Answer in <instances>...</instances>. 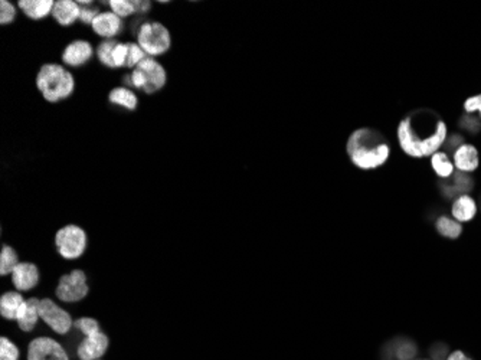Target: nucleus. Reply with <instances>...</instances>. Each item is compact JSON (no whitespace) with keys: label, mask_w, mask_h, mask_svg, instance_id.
Here are the masks:
<instances>
[{"label":"nucleus","mask_w":481,"mask_h":360,"mask_svg":"<svg viewBox=\"0 0 481 360\" xmlns=\"http://www.w3.org/2000/svg\"><path fill=\"white\" fill-rule=\"evenodd\" d=\"M447 124L429 113L417 111L405 117L398 126V141L405 154L422 159L438 152L447 140Z\"/></svg>","instance_id":"nucleus-1"},{"label":"nucleus","mask_w":481,"mask_h":360,"mask_svg":"<svg viewBox=\"0 0 481 360\" xmlns=\"http://www.w3.org/2000/svg\"><path fill=\"white\" fill-rule=\"evenodd\" d=\"M350 161L362 171L378 169L389 159L391 147L383 136L373 129H357L347 140Z\"/></svg>","instance_id":"nucleus-2"},{"label":"nucleus","mask_w":481,"mask_h":360,"mask_svg":"<svg viewBox=\"0 0 481 360\" xmlns=\"http://www.w3.org/2000/svg\"><path fill=\"white\" fill-rule=\"evenodd\" d=\"M36 87L50 103L66 100L76 89V80L59 64H45L36 75Z\"/></svg>","instance_id":"nucleus-3"},{"label":"nucleus","mask_w":481,"mask_h":360,"mask_svg":"<svg viewBox=\"0 0 481 360\" xmlns=\"http://www.w3.org/2000/svg\"><path fill=\"white\" fill-rule=\"evenodd\" d=\"M137 43L143 48L148 57H159L166 54L172 46L171 32L159 22L143 23L137 32Z\"/></svg>","instance_id":"nucleus-4"},{"label":"nucleus","mask_w":481,"mask_h":360,"mask_svg":"<svg viewBox=\"0 0 481 360\" xmlns=\"http://www.w3.org/2000/svg\"><path fill=\"white\" fill-rule=\"evenodd\" d=\"M55 247L62 258L77 259L87 248V233L78 225H66L57 232Z\"/></svg>","instance_id":"nucleus-5"},{"label":"nucleus","mask_w":481,"mask_h":360,"mask_svg":"<svg viewBox=\"0 0 481 360\" xmlns=\"http://www.w3.org/2000/svg\"><path fill=\"white\" fill-rule=\"evenodd\" d=\"M87 275L82 270H74L71 274L62 275L57 287V297L64 303H77L88 296Z\"/></svg>","instance_id":"nucleus-6"},{"label":"nucleus","mask_w":481,"mask_h":360,"mask_svg":"<svg viewBox=\"0 0 481 360\" xmlns=\"http://www.w3.org/2000/svg\"><path fill=\"white\" fill-rule=\"evenodd\" d=\"M39 317L58 334H66L72 327V319L64 308L50 298L39 303Z\"/></svg>","instance_id":"nucleus-7"},{"label":"nucleus","mask_w":481,"mask_h":360,"mask_svg":"<svg viewBox=\"0 0 481 360\" xmlns=\"http://www.w3.org/2000/svg\"><path fill=\"white\" fill-rule=\"evenodd\" d=\"M28 360H68V354L57 340L36 338L29 343Z\"/></svg>","instance_id":"nucleus-8"},{"label":"nucleus","mask_w":481,"mask_h":360,"mask_svg":"<svg viewBox=\"0 0 481 360\" xmlns=\"http://www.w3.org/2000/svg\"><path fill=\"white\" fill-rule=\"evenodd\" d=\"M138 71H141V74L144 75V88L143 91L146 94H155L156 91L161 89L166 84L167 74L161 64H159L155 58L148 57L143 62H140L136 66Z\"/></svg>","instance_id":"nucleus-9"},{"label":"nucleus","mask_w":481,"mask_h":360,"mask_svg":"<svg viewBox=\"0 0 481 360\" xmlns=\"http://www.w3.org/2000/svg\"><path fill=\"white\" fill-rule=\"evenodd\" d=\"M108 338L100 330L85 336V339L80 343L77 353L81 360H99L108 349Z\"/></svg>","instance_id":"nucleus-10"},{"label":"nucleus","mask_w":481,"mask_h":360,"mask_svg":"<svg viewBox=\"0 0 481 360\" xmlns=\"http://www.w3.org/2000/svg\"><path fill=\"white\" fill-rule=\"evenodd\" d=\"M92 31L97 34L99 36L107 39H113L115 38L118 34L123 32V19L118 17L115 13L113 12H103L100 13L97 17L94 19V22L91 23Z\"/></svg>","instance_id":"nucleus-11"},{"label":"nucleus","mask_w":481,"mask_h":360,"mask_svg":"<svg viewBox=\"0 0 481 360\" xmlns=\"http://www.w3.org/2000/svg\"><path fill=\"white\" fill-rule=\"evenodd\" d=\"M94 55V48L88 41L71 42L62 54V62L69 66H81L87 64Z\"/></svg>","instance_id":"nucleus-12"},{"label":"nucleus","mask_w":481,"mask_h":360,"mask_svg":"<svg viewBox=\"0 0 481 360\" xmlns=\"http://www.w3.org/2000/svg\"><path fill=\"white\" fill-rule=\"evenodd\" d=\"M12 281L17 291H29L39 282V270L32 262H19L12 273Z\"/></svg>","instance_id":"nucleus-13"},{"label":"nucleus","mask_w":481,"mask_h":360,"mask_svg":"<svg viewBox=\"0 0 481 360\" xmlns=\"http://www.w3.org/2000/svg\"><path fill=\"white\" fill-rule=\"evenodd\" d=\"M480 164L478 152L471 144H461V146L454 152V167L461 173H470L477 171Z\"/></svg>","instance_id":"nucleus-14"},{"label":"nucleus","mask_w":481,"mask_h":360,"mask_svg":"<svg viewBox=\"0 0 481 360\" xmlns=\"http://www.w3.org/2000/svg\"><path fill=\"white\" fill-rule=\"evenodd\" d=\"M52 16L61 27H71L72 23L80 19L81 8L74 0H58L55 2Z\"/></svg>","instance_id":"nucleus-15"},{"label":"nucleus","mask_w":481,"mask_h":360,"mask_svg":"<svg viewBox=\"0 0 481 360\" xmlns=\"http://www.w3.org/2000/svg\"><path fill=\"white\" fill-rule=\"evenodd\" d=\"M39 303H41V300H38L35 297L23 303V305L20 307L19 315H17V319H16L20 330L32 331L35 329L38 319H41L39 317Z\"/></svg>","instance_id":"nucleus-16"},{"label":"nucleus","mask_w":481,"mask_h":360,"mask_svg":"<svg viewBox=\"0 0 481 360\" xmlns=\"http://www.w3.org/2000/svg\"><path fill=\"white\" fill-rule=\"evenodd\" d=\"M17 6L29 19L41 20L52 13L55 2L54 0H20Z\"/></svg>","instance_id":"nucleus-17"},{"label":"nucleus","mask_w":481,"mask_h":360,"mask_svg":"<svg viewBox=\"0 0 481 360\" xmlns=\"http://www.w3.org/2000/svg\"><path fill=\"white\" fill-rule=\"evenodd\" d=\"M451 213H452V218L455 221H459L460 224L470 222L477 213L475 201L470 195L459 196L452 203Z\"/></svg>","instance_id":"nucleus-18"},{"label":"nucleus","mask_w":481,"mask_h":360,"mask_svg":"<svg viewBox=\"0 0 481 360\" xmlns=\"http://www.w3.org/2000/svg\"><path fill=\"white\" fill-rule=\"evenodd\" d=\"M27 300L22 297L20 291H8L0 297V315L3 319L16 320L20 307Z\"/></svg>","instance_id":"nucleus-19"},{"label":"nucleus","mask_w":481,"mask_h":360,"mask_svg":"<svg viewBox=\"0 0 481 360\" xmlns=\"http://www.w3.org/2000/svg\"><path fill=\"white\" fill-rule=\"evenodd\" d=\"M108 100L111 104L120 106V107H124L130 111L137 108L138 100H137V95L127 87H117L114 88L110 95H108Z\"/></svg>","instance_id":"nucleus-20"},{"label":"nucleus","mask_w":481,"mask_h":360,"mask_svg":"<svg viewBox=\"0 0 481 360\" xmlns=\"http://www.w3.org/2000/svg\"><path fill=\"white\" fill-rule=\"evenodd\" d=\"M431 166L440 178H450L454 173V163L450 160L447 153L437 152L431 156Z\"/></svg>","instance_id":"nucleus-21"},{"label":"nucleus","mask_w":481,"mask_h":360,"mask_svg":"<svg viewBox=\"0 0 481 360\" xmlns=\"http://www.w3.org/2000/svg\"><path fill=\"white\" fill-rule=\"evenodd\" d=\"M436 226H437V231L440 232V235L450 238V239H457L463 232L461 224L459 221L448 218V216H440L436 222Z\"/></svg>","instance_id":"nucleus-22"},{"label":"nucleus","mask_w":481,"mask_h":360,"mask_svg":"<svg viewBox=\"0 0 481 360\" xmlns=\"http://www.w3.org/2000/svg\"><path fill=\"white\" fill-rule=\"evenodd\" d=\"M17 266H19V257L16 251L9 245H3L2 251H0V274L2 275L12 274Z\"/></svg>","instance_id":"nucleus-23"},{"label":"nucleus","mask_w":481,"mask_h":360,"mask_svg":"<svg viewBox=\"0 0 481 360\" xmlns=\"http://www.w3.org/2000/svg\"><path fill=\"white\" fill-rule=\"evenodd\" d=\"M117 43L118 42L115 39H107L101 42L97 48L99 59L108 68H113V54H114V48Z\"/></svg>","instance_id":"nucleus-24"},{"label":"nucleus","mask_w":481,"mask_h":360,"mask_svg":"<svg viewBox=\"0 0 481 360\" xmlns=\"http://www.w3.org/2000/svg\"><path fill=\"white\" fill-rule=\"evenodd\" d=\"M108 5L111 8V12L122 19L136 13L134 2H131V0H111Z\"/></svg>","instance_id":"nucleus-25"},{"label":"nucleus","mask_w":481,"mask_h":360,"mask_svg":"<svg viewBox=\"0 0 481 360\" xmlns=\"http://www.w3.org/2000/svg\"><path fill=\"white\" fill-rule=\"evenodd\" d=\"M146 58H148V54L143 51V48L138 43H134V42L129 43V58H127L129 68H136Z\"/></svg>","instance_id":"nucleus-26"},{"label":"nucleus","mask_w":481,"mask_h":360,"mask_svg":"<svg viewBox=\"0 0 481 360\" xmlns=\"http://www.w3.org/2000/svg\"><path fill=\"white\" fill-rule=\"evenodd\" d=\"M0 360H19V349L8 338L0 339Z\"/></svg>","instance_id":"nucleus-27"},{"label":"nucleus","mask_w":481,"mask_h":360,"mask_svg":"<svg viewBox=\"0 0 481 360\" xmlns=\"http://www.w3.org/2000/svg\"><path fill=\"white\" fill-rule=\"evenodd\" d=\"M74 326H76L82 334H85V336H89V334H92V333L100 331V324H99V322L95 320V319H91V317H81V319H78V320L74 323Z\"/></svg>","instance_id":"nucleus-28"},{"label":"nucleus","mask_w":481,"mask_h":360,"mask_svg":"<svg viewBox=\"0 0 481 360\" xmlns=\"http://www.w3.org/2000/svg\"><path fill=\"white\" fill-rule=\"evenodd\" d=\"M16 17V8L10 3L6 2V0H2L0 2V23L2 25H8V23H12Z\"/></svg>","instance_id":"nucleus-29"},{"label":"nucleus","mask_w":481,"mask_h":360,"mask_svg":"<svg viewBox=\"0 0 481 360\" xmlns=\"http://www.w3.org/2000/svg\"><path fill=\"white\" fill-rule=\"evenodd\" d=\"M464 108H466V111L470 113V114L478 113V114L481 115V94L474 95V97H470L468 100H466Z\"/></svg>","instance_id":"nucleus-30"},{"label":"nucleus","mask_w":481,"mask_h":360,"mask_svg":"<svg viewBox=\"0 0 481 360\" xmlns=\"http://www.w3.org/2000/svg\"><path fill=\"white\" fill-rule=\"evenodd\" d=\"M100 13H99V9L97 8H91V6H85V8H81V22L85 23V25H89V23L94 22V19L97 17Z\"/></svg>","instance_id":"nucleus-31"},{"label":"nucleus","mask_w":481,"mask_h":360,"mask_svg":"<svg viewBox=\"0 0 481 360\" xmlns=\"http://www.w3.org/2000/svg\"><path fill=\"white\" fill-rule=\"evenodd\" d=\"M130 80H131V87L138 88V89H143L144 84H146V81H144V75L141 74V71H138L137 68L133 69V72L130 74Z\"/></svg>","instance_id":"nucleus-32"},{"label":"nucleus","mask_w":481,"mask_h":360,"mask_svg":"<svg viewBox=\"0 0 481 360\" xmlns=\"http://www.w3.org/2000/svg\"><path fill=\"white\" fill-rule=\"evenodd\" d=\"M134 8H136V13H148L152 8L150 2H146V0H134Z\"/></svg>","instance_id":"nucleus-33"},{"label":"nucleus","mask_w":481,"mask_h":360,"mask_svg":"<svg viewBox=\"0 0 481 360\" xmlns=\"http://www.w3.org/2000/svg\"><path fill=\"white\" fill-rule=\"evenodd\" d=\"M447 360H471V359L467 357L461 350H455L448 356Z\"/></svg>","instance_id":"nucleus-34"},{"label":"nucleus","mask_w":481,"mask_h":360,"mask_svg":"<svg viewBox=\"0 0 481 360\" xmlns=\"http://www.w3.org/2000/svg\"><path fill=\"white\" fill-rule=\"evenodd\" d=\"M99 360H101V359H99Z\"/></svg>","instance_id":"nucleus-35"}]
</instances>
